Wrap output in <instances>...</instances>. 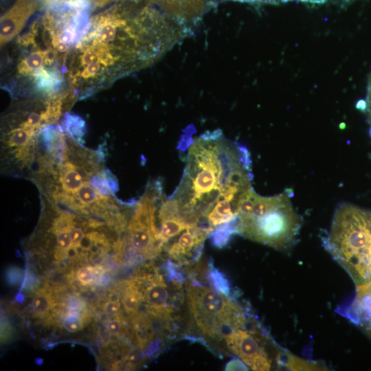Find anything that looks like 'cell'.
<instances>
[{"label": "cell", "mask_w": 371, "mask_h": 371, "mask_svg": "<svg viewBox=\"0 0 371 371\" xmlns=\"http://www.w3.org/2000/svg\"><path fill=\"white\" fill-rule=\"evenodd\" d=\"M251 160L246 147L225 139L220 130L193 138L181 182L171 196L189 224L207 216L216 203L227 200L239 209L252 188Z\"/></svg>", "instance_id": "cell-1"}, {"label": "cell", "mask_w": 371, "mask_h": 371, "mask_svg": "<svg viewBox=\"0 0 371 371\" xmlns=\"http://www.w3.org/2000/svg\"><path fill=\"white\" fill-rule=\"evenodd\" d=\"M301 218L282 192L273 196L257 194L253 188L243 197L236 234L276 249H285L295 240Z\"/></svg>", "instance_id": "cell-2"}, {"label": "cell", "mask_w": 371, "mask_h": 371, "mask_svg": "<svg viewBox=\"0 0 371 371\" xmlns=\"http://www.w3.org/2000/svg\"><path fill=\"white\" fill-rule=\"evenodd\" d=\"M324 246L355 285L371 280V211L350 204L336 210Z\"/></svg>", "instance_id": "cell-3"}, {"label": "cell", "mask_w": 371, "mask_h": 371, "mask_svg": "<svg viewBox=\"0 0 371 371\" xmlns=\"http://www.w3.org/2000/svg\"><path fill=\"white\" fill-rule=\"evenodd\" d=\"M186 293L190 313L205 336L225 339L246 326L245 313L229 296L194 278L186 284Z\"/></svg>", "instance_id": "cell-4"}, {"label": "cell", "mask_w": 371, "mask_h": 371, "mask_svg": "<svg viewBox=\"0 0 371 371\" xmlns=\"http://www.w3.org/2000/svg\"><path fill=\"white\" fill-rule=\"evenodd\" d=\"M273 341L262 329L255 324L251 328H240L225 338L228 348L253 370H269L275 361L280 365L283 355L270 353L267 344Z\"/></svg>", "instance_id": "cell-5"}, {"label": "cell", "mask_w": 371, "mask_h": 371, "mask_svg": "<svg viewBox=\"0 0 371 371\" xmlns=\"http://www.w3.org/2000/svg\"><path fill=\"white\" fill-rule=\"evenodd\" d=\"M143 286L141 291L142 299L148 307V313L153 316L170 317L173 311L171 304L168 303V289L161 275L145 274L142 277L135 279Z\"/></svg>", "instance_id": "cell-6"}, {"label": "cell", "mask_w": 371, "mask_h": 371, "mask_svg": "<svg viewBox=\"0 0 371 371\" xmlns=\"http://www.w3.org/2000/svg\"><path fill=\"white\" fill-rule=\"evenodd\" d=\"M339 313L350 319L371 340V280L356 286L355 295Z\"/></svg>", "instance_id": "cell-7"}, {"label": "cell", "mask_w": 371, "mask_h": 371, "mask_svg": "<svg viewBox=\"0 0 371 371\" xmlns=\"http://www.w3.org/2000/svg\"><path fill=\"white\" fill-rule=\"evenodd\" d=\"M38 7V0H16L1 17L0 43L3 47L23 28Z\"/></svg>", "instance_id": "cell-8"}, {"label": "cell", "mask_w": 371, "mask_h": 371, "mask_svg": "<svg viewBox=\"0 0 371 371\" xmlns=\"http://www.w3.org/2000/svg\"><path fill=\"white\" fill-rule=\"evenodd\" d=\"M167 13L188 27L200 19L212 0H156Z\"/></svg>", "instance_id": "cell-9"}, {"label": "cell", "mask_w": 371, "mask_h": 371, "mask_svg": "<svg viewBox=\"0 0 371 371\" xmlns=\"http://www.w3.org/2000/svg\"><path fill=\"white\" fill-rule=\"evenodd\" d=\"M56 52H51L38 49L32 52L23 58L18 65V72L21 75H34L45 65L51 64Z\"/></svg>", "instance_id": "cell-10"}, {"label": "cell", "mask_w": 371, "mask_h": 371, "mask_svg": "<svg viewBox=\"0 0 371 371\" xmlns=\"http://www.w3.org/2000/svg\"><path fill=\"white\" fill-rule=\"evenodd\" d=\"M142 300L141 291L135 280L127 282L122 298L125 312L131 317L137 314Z\"/></svg>", "instance_id": "cell-11"}, {"label": "cell", "mask_w": 371, "mask_h": 371, "mask_svg": "<svg viewBox=\"0 0 371 371\" xmlns=\"http://www.w3.org/2000/svg\"><path fill=\"white\" fill-rule=\"evenodd\" d=\"M238 216L232 221L216 227L208 236L212 244L218 248L226 246L231 236L236 234Z\"/></svg>", "instance_id": "cell-12"}, {"label": "cell", "mask_w": 371, "mask_h": 371, "mask_svg": "<svg viewBox=\"0 0 371 371\" xmlns=\"http://www.w3.org/2000/svg\"><path fill=\"white\" fill-rule=\"evenodd\" d=\"M53 297L49 291L41 289L36 291L33 296L31 307L33 313L36 317L45 316L52 309Z\"/></svg>", "instance_id": "cell-13"}, {"label": "cell", "mask_w": 371, "mask_h": 371, "mask_svg": "<svg viewBox=\"0 0 371 371\" xmlns=\"http://www.w3.org/2000/svg\"><path fill=\"white\" fill-rule=\"evenodd\" d=\"M209 272L207 280L214 289L229 296L230 295V284L225 275L216 269L212 260L208 262Z\"/></svg>", "instance_id": "cell-14"}, {"label": "cell", "mask_w": 371, "mask_h": 371, "mask_svg": "<svg viewBox=\"0 0 371 371\" xmlns=\"http://www.w3.org/2000/svg\"><path fill=\"white\" fill-rule=\"evenodd\" d=\"M281 366H284L287 368L294 370H321L319 368L323 370L324 368L317 363L304 360L285 351L282 359Z\"/></svg>", "instance_id": "cell-15"}, {"label": "cell", "mask_w": 371, "mask_h": 371, "mask_svg": "<svg viewBox=\"0 0 371 371\" xmlns=\"http://www.w3.org/2000/svg\"><path fill=\"white\" fill-rule=\"evenodd\" d=\"M85 319V311H67L63 315V326L68 332L75 333L84 327Z\"/></svg>", "instance_id": "cell-16"}, {"label": "cell", "mask_w": 371, "mask_h": 371, "mask_svg": "<svg viewBox=\"0 0 371 371\" xmlns=\"http://www.w3.org/2000/svg\"><path fill=\"white\" fill-rule=\"evenodd\" d=\"M65 126L69 135L76 139L82 137L85 133V123L78 116L68 115L65 119Z\"/></svg>", "instance_id": "cell-17"}, {"label": "cell", "mask_w": 371, "mask_h": 371, "mask_svg": "<svg viewBox=\"0 0 371 371\" xmlns=\"http://www.w3.org/2000/svg\"><path fill=\"white\" fill-rule=\"evenodd\" d=\"M100 268L84 267L77 271L76 276L81 284L89 286L95 282L98 275L100 274Z\"/></svg>", "instance_id": "cell-18"}, {"label": "cell", "mask_w": 371, "mask_h": 371, "mask_svg": "<svg viewBox=\"0 0 371 371\" xmlns=\"http://www.w3.org/2000/svg\"><path fill=\"white\" fill-rule=\"evenodd\" d=\"M165 269L168 281L172 282L175 286L180 287L185 282V276L170 260H168Z\"/></svg>", "instance_id": "cell-19"}, {"label": "cell", "mask_w": 371, "mask_h": 371, "mask_svg": "<svg viewBox=\"0 0 371 371\" xmlns=\"http://www.w3.org/2000/svg\"><path fill=\"white\" fill-rule=\"evenodd\" d=\"M104 311L109 316L115 317L119 315L120 311V302L119 295L113 293L109 300L104 305Z\"/></svg>", "instance_id": "cell-20"}, {"label": "cell", "mask_w": 371, "mask_h": 371, "mask_svg": "<svg viewBox=\"0 0 371 371\" xmlns=\"http://www.w3.org/2000/svg\"><path fill=\"white\" fill-rule=\"evenodd\" d=\"M141 349L142 348H140L132 349L125 357L124 360L126 361L128 368H133L137 365L140 364L143 358Z\"/></svg>", "instance_id": "cell-21"}, {"label": "cell", "mask_w": 371, "mask_h": 371, "mask_svg": "<svg viewBox=\"0 0 371 371\" xmlns=\"http://www.w3.org/2000/svg\"><path fill=\"white\" fill-rule=\"evenodd\" d=\"M124 324L122 318L117 315L114 319H111L106 324L109 333L113 335H119L124 332Z\"/></svg>", "instance_id": "cell-22"}, {"label": "cell", "mask_w": 371, "mask_h": 371, "mask_svg": "<svg viewBox=\"0 0 371 371\" xmlns=\"http://www.w3.org/2000/svg\"><path fill=\"white\" fill-rule=\"evenodd\" d=\"M246 364L238 357H234L225 366V370H247Z\"/></svg>", "instance_id": "cell-23"}, {"label": "cell", "mask_w": 371, "mask_h": 371, "mask_svg": "<svg viewBox=\"0 0 371 371\" xmlns=\"http://www.w3.org/2000/svg\"><path fill=\"white\" fill-rule=\"evenodd\" d=\"M89 1L97 6H103L106 5V3H109L110 2H113V1H137V0H89ZM147 1H150L157 3L156 0H147Z\"/></svg>", "instance_id": "cell-24"}, {"label": "cell", "mask_w": 371, "mask_h": 371, "mask_svg": "<svg viewBox=\"0 0 371 371\" xmlns=\"http://www.w3.org/2000/svg\"><path fill=\"white\" fill-rule=\"evenodd\" d=\"M42 1L47 3V2H49V1H51L52 0H42Z\"/></svg>", "instance_id": "cell-25"}, {"label": "cell", "mask_w": 371, "mask_h": 371, "mask_svg": "<svg viewBox=\"0 0 371 371\" xmlns=\"http://www.w3.org/2000/svg\"><path fill=\"white\" fill-rule=\"evenodd\" d=\"M65 1H71V0H65Z\"/></svg>", "instance_id": "cell-26"}]
</instances>
